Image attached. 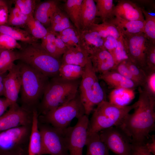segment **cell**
Masks as SVG:
<instances>
[{
    "label": "cell",
    "instance_id": "cell-49",
    "mask_svg": "<svg viewBox=\"0 0 155 155\" xmlns=\"http://www.w3.org/2000/svg\"><path fill=\"white\" fill-rule=\"evenodd\" d=\"M29 16L23 13L20 10L18 7L15 5V7L10 11L9 15L8 18H22L27 20Z\"/></svg>",
    "mask_w": 155,
    "mask_h": 155
},
{
    "label": "cell",
    "instance_id": "cell-17",
    "mask_svg": "<svg viewBox=\"0 0 155 155\" xmlns=\"http://www.w3.org/2000/svg\"><path fill=\"white\" fill-rule=\"evenodd\" d=\"M59 0H49L37 3L34 16L45 27H49L52 15L59 6Z\"/></svg>",
    "mask_w": 155,
    "mask_h": 155
},
{
    "label": "cell",
    "instance_id": "cell-6",
    "mask_svg": "<svg viewBox=\"0 0 155 155\" xmlns=\"http://www.w3.org/2000/svg\"><path fill=\"white\" fill-rule=\"evenodd\" d=\"M82 78L78 88L79 96L85 114L88 116L95 106L106 100L103 90L90 59L84 67Z\"/></svg>",
    "mask_w": 155,
    "mask_h": 155
},
{
    "label": "cell",
    "instance_id": "cell-55",
    "mask_svg": "<svg viewBox=\"0 0 155 155\" xmlns=\"http://www.w3.org/2000/svg\"><path fill=\"white\" fill-rule=\"evenodd\" d=\"M3 49H1L0 48V52Z\"/></svg>",
    "mask_w": 155,
    "mask_h": 155
},
{
    "label": "cell",
    "instance_id": "cell-54",
    "mask_svg": "<svg viewBox=\"0 0 155 155\" xmlns=\"http://www.w3.org/2000/svg\"><path fill=\"white\" fill-rule=\"evenodd\" d=\"M3 75L0 74V96L4 95V94L3 80L5 76Z\"/></svg>",
    "mask_w": 155,
    "mask_h": 155
},
{
    "label": "cell",
    "instance_id": "cell-18",
    "mask_svg": "<svg viewBox=\"0 0 155 155\" xmlns=\"http://www.w3.org/2000/svg\"><path fill=\"white\" fill-rule=\"evenodd\" d=\"M98 78L104 81L110 88L113 89L124 88L134 90L138 87L133 81L113 70L100 74Z\"/></svg>",
    "mask_w": 155,
    "mask_h": 155
},
{
    "label": "cell",
    "instance_id": "cell-16",
    "mask_svg": "<svg viewBox=\"0 0 155 155\" xmlns=\"http://www.w3.org/2000/svg\"><path fill=\"white\" fill-rule=\"evenodd\" d=\"M113 14L125 20L144 22V18L140 7L131 0H120L115 5Z\"/></svg>",
    "mask_w": 155,
    "mask_h": 155
},
{
    "label": "cell",
    "instance_id": "cell-48",
    "mask_svg": "<svg viewBox=\"0 0 155 155\" xmlns=\"http://www.w3.org/2000/svg\"><path fill=\"white\" fill-rule=\"evenodd\" d=\"M65 12L63 11L59 6L56 10L51 17L49 28L58 24L63 18Z\"/></svg>",
    "mask_w": 155,
    "mask_h": 155
},
{
    "label": "cell",
    "instance_id": "cell-21",
    "mask_svg": "<svg viewBox=\"0 0 155 155\" xmlns=\"http://www.w3.org/2000/svg\"><path fill=\"white\" fill-rule=\"evenodd\" d=\"M81 47L89 54L95 49L104 46L103 39L97 32L89 29L80 33Z\"/></svg>",
    "mask_w": 155,
    "mask_h": 155
},
{
    "label": "cell",
    "instance_id": "cell-7",
    "mask_svg": "<svg viewBox=\"0 0 155 155\" xmlns=\"http://www.w3.org/2000/svg\"><path fill=\"white\" fill-rule=\"evenodd\" d=\"M85 114L84 106L79 95L64 104L38 117V121L49 124L59 129H64L68 127L75 118L78 119Z\"/></svg>",
    "mask_w": 155,
    "mask_h": 155
},
{
    "label": "cell",
    "instance_id": "cell-43",
    "mask_svg": "<svg viewBox=\"0 0 155 155\" xmlns=\"http://www.w3.org/2000/svg\"><path fill=\"white\" fill-rule=\"evenodd\" d=\"M142 88L155 96V72L148 75L145 85Z\"/></svg>",
    "mask_w": 155,
    "mask_h": 155
},
{
    "label": "cell",
    "instance_id": "cell-9",
    "mask_svg": "<svg viewBox=\"0 0 155 155\" xmlns=\"http://www.w3.org/2000/svg\"><path fill=\"white\" fill-rule=\"evenodd\" d=\"M32 127L23 126L0 132V153L28 149Z\"/></svg>",
    "mask_w": 155,
    "mask_h": 155
},
{
    "label": "cell",
    "instance_id": "cell-8",
    "mask_svg": "<svg viewBox=\"0 0 155 155\" xmlns=\"http://www.w3.org/2000/svg\"><path fill=\"white\" fill-rule=\"evenodd\" d=\"M38 127L41 137V155H69L66 128H57L38 120Z\"/></svg>",
    "mask_w": 155,
    "mask_h": 155
},
{
    "label": "cell",
    "instance_id": "cell-45",
    "mask_svg": "<svg viewBox=\"0 0 155 155\" xmlns=\"http://www.w3.org/2000/svg\"><path fill=\"white\" fill-rule=\"evenodd\" d=\"M130 155H154L148 150L144 144H133Z\"/></svg>",
    "mask_w": 155,
    "mask_h": 155
},
{
    "label": "cell",
    "instance_id": "cell-1",
    "mask_svg": "<svg viewBox=\"0 0 155 155\" xmlns=\"http://www.w3.org/2000/svg\"><path fill=\"white\" fill-rule=\"evenodd\" d=\"M137 105L133 113L128 114L117 127L130 138L133 143H145L154 130L155 96L140 86Z\"/></svg>",
    "mask_w": 155,
    "mask_h": 155
},
{
    "label": "cell",
    "instance_id": "cell-44",
    "mask_svg": "<svg viewBox=\"0 0 155 155\" xmlns=\"http://www.w3.org/2000/svg\"><path fill=\"white\" fill-rule=\"evenodd\" d=\"M8 6L6 2L0 1V26L6 25L7 24L9 16Z\"/></svg>",
    "mask_w": 155,
    "mask_h": 155
},
{
    "label": "cell",
    "instance_id": "cell-10",
    "mask_svg": "<svg viewBox=\"0 0 155 155\" xmlns=\"http://www.w3.org/2000/svg\"><path fill=\"white\" fill-rule=\"evenodd\" d=\"M100 138L109 150L117 155H130L132 142L129 137L117 127H113L98 133Z\"/></svg>",
    "mask_w": 155,
    "mask_h": 155
},
{
    "label": "cell",
    "instance_id": "cell-40",
    "mask_svg": "<svg viewBox=\"0 0 155 155\" xmlns=\"http://www.w3.org/2000/svg\"><path fill=\"white\" fill-rule=\"evenodd\" d=\"M21 45L16 40L5 34L0 33V48L3 49L13 50L15 49H20Z\"/></svg>",
    "mask_w": 155,
    "mask_h": 155
},
{
    "label": "cell",
    "instance_id": "cell-42",
    "mask_svg": "<svg viewBox=\"0 0 155 155\" xmlns=\"http://www.w3.org/2000/svg\"><path fill=\"white\" fill-rule=\"evenodd\" d=\"M73 27L74 26L71 24L69 18L65 12L62 19L58 24L47 30L48 31L59 33L66 29Z\"/></svg>",
    "mask_w": 155,
    "mask_h": 155
},
{
    "label": "cell",
    "instance_id": "cell-41",
    "mask_svg": "<svg viewBox=\"0 0 155 155\" xmlns=\"http://www.w3.org/2000/svg\"><path fill=\"white\" fill-rule=\"evenodd\" d=\"M113 70L117 72L125 78L132 81L138 87L139 86L137 81L133 76L128 68L125 60L121 61L118 64Z\"/></svg>",
    "mask_w": 155,
    "mask_h": 155
},
{
    "label": "cell",
    "instance_id": "cell-27",
    "mask_svg": "<svg viewBox=\"0 0 155 155\" xmlns=\"http://www.w3.org/2000/svg\"><path fill=\"white\" fill-rule=\"evenodd\" d=\"M0 33L7 34L17 41H20L26 44L37 42L36 39L28 31L7 25L0 26Z\"/></svg>",
    "mask_w": 155,
    "mask_h": 155
},
{
    "label": "cell",
    "instance_id": "cell-11",
    "mask_svg": "<svg viewBox=\"0 0 155 155\" xmlns=\"http://www.w3.org/2000/svg\"><path fill=\"white\" fill-rule=\"evenodd\" d=\"M122 36L129 59L145 71L146 53L152 42L143 32Z\"/></svg>",
    "mask_w": 155,
    "mask_h": 155
},
{
    "label": "cell",
    "instance_id": "cell-19",
    "mask_svg": "<svg viewBox=\"0 0 155 155\" xmlns=\"http://www.w3.org/2000/svg\"><path fill=\"white\" fill-rule=\"evenodd\" d=\"M107 21L114 24L123 36H129L141 32L144 33V22L128 20L117 16Z\"/></svg>",
    "mask_w": 155,
    "mask_h": 155
},
{
    "label": "cell",
    "instance_id": "cell-4",
    "mask_svg": "<svg viewBox=\"0 0 155 155\" xmlns=\"http://www.w3.org/2000/svg\"><path fill=\"white\" fill-rule=\"evenodd\" d=\"M16 52L17 60L40 72L49 78L59 76L61 60L49 54L40 43L26 44Z\"/></svg>",
    "mask_w": 155,
    "mask_h": 155
},
{
    "label": "cell",
    "instance_id": "cell-29",
    "mask_svg": "<svg viewBox=\"0 0 155 155\" xmlns=\"http://www.w3.org/2000/svg\"><path fill=\"white\" fill-rule=\"evenodd\" d=\"M88 29L97 32L103 38L112 36L118 39L121 35L117 27L108 21L102 22L100 24L94 23Z\"/></svg>",
    "mask_w": 155,
    "mask_h": 155
},
{
    "label": "cell",
    "instance_id": "cell-33",
    "mask_svg": "<svg viewBox=\"0 0 155 155\" xmlns=\"http://www.w3.org/2000/svg\"><path fill=\"white\" fill-rule=\"evenodd\" d=\"M57 34L48 31L47 34L42 39L40 43L42 48L53 57L60 59L62 55L58 50L55 43V40Z\"/></svg>",
    "mask_w": 155,
    "mask_h": 155
},
{
    "label": "cell",
    "instance_id": "cell-38",
    "mask_svg": "<svg viewBox=\"0 0 155 155\" xmlns=\"http://www.w3.org/2000/svg\"><path fill=\"white\" fill-rule=\"evenodd\" d=\"M145 72L147 75L155 72V44L150 42L146 55Z\"/></svg>",
    "mask_w": 155,
    "mask_h": 155
},
{
    "label": "cell",
    "instance_id": "cell-56",
    "mask_svg": "<svg viewBox=\"0 0 155 155\" xmlns=\"http://www.w3.org/2000/svg\"></svg>",
    "mask_w": 155,
    "mask_h": 155
},
{
    "label": "cell",
    "instance_id": "cell-14",
    "mask_svg": "<svg viewBox=\"0 0 155 155\" xmlns=\"http://www.w3.org/2000/svg\"><path fill=\"white\" fill-rule=\"evenodd\" d=\"M8 71L3 80L4 96L11 105L17 103L21 87V78L19 64H14Z\"/></svg>",
    "mask_w": 155,
    "mask_h": 155
},
{
    "label": "cell",
    "instance_id": "cell-50",
    "mask_svg": "<svg viewBox=\"0 0 155 155\" xmlns=\"http://www.w3.org/2000/svg\"><path fill=\"white\" fill-rule=\"evenodd\" d=\"M55 43L58 50L61 54L62 55L65 52L67 47L61 38L59 33H57L56 37Z\"/></svg>",
    "mask_w": 155,
    "mask_h": 155
},
{
    "label": "cell",
    "instance_id": "cell-53",
    "mask_svg": "<svg viewBox=\"0 0 155 155\" xmlns=\"http://www.w3.org/2000/svg\"><path fill=\"white\" fill-rule=\"evenodd\" d=\"M0 155H28V149L19 151L0 153Z\"/></svg>",
    "mask_w": 155,
    "mask_h": 155
},
{
    "label": "cell",
    "instance_id": "cell-12",
    "mask_svg": "<svg viewBox=\"0 0 155 155\" xmlns=\"http://www.w3.org/2000/svg\"><path fill=\"white\" fill-rule=\"evenodd\" d=\"M88 116L84 115L78 119L74 126L66 129L69 155H83L88 132Z\"/></svg>",
    "mask_w": 155,
    "mask_h": 155
},
{
    "label": "cell",
    "instance_id": "cell-2",
    "mask_svg": "<svg viewBox=\"0 0 155 155\" xmlns=\"http://www.w3.org/2000/svg\"><path fill=\"white\" fill-rule=\"evenodd\" d=\"M18 64L21 78V106L33 112L37 110L49 79L24 63Z\"/></svg>",
    "mask_w": 155,
    "mask_h": 155
},
{
    "label": "cell",
    "instance_id": "cell-35",
    "mask_svg": "<svg viewBox=\"0 0 155 155\" xmlns=\"http://www.w3.org/2000/svg\"><path fill=\"white\" fill-rule=\"evenodd\" d=\"M59 33L67 46L81 47L80 33L74 27L66 29Z\"/></svg>",
    "mask_w": 155,
    "mask_h": 155
},
{
    "label": "cell",
    "instance_id": "cell-32",
    "mask_svg": "<svg viewBox=\"0 0 155 155\" xmlns=\"http://www.w3.org/2000/svg\"><path fill=\"white\" fill-rule=\"evenodd\" d=\"M26 25L29 30L28 32L36 39H42L48 32L47 29L34 18V15L29 16Z\"/></svg>",
    "mask_w": 155,
    "mask_h": 155
},
{
    "label": "cell",
    "instance_id": "cell-3",
    "mask_svg": "<svg viewBox=\"0 0 155 155\" xmlns=\"http://www.w3.org/2000/svg\"><path fill=\"white\" fill-rule=\"evenodd\" d=\"M80 82L78 80H69L57 76L49 79L38 106V116L66 103L78 95Z\"/></svg>",
    "mask_w": 155,
    "mask_h": 155
},
{
    "label": "cell",
    "instance_id": "cell-34",
    "mask_svg": "<svg viewBox=\"0 0 155 155\" xmlns=\"http://www.w3.org/2000/svg\"><path fill=\"white\" fill-rule=\"evenodd\" d=\"M17 60L16 52L13 50L2 49L0 52V74L3 75L12 67Z\"/></svg>",
    "mask_w": 155,
    "mask_h": 155
},
{
    "label": "cell",
    "instance_id": "cell-37",
    "mask_svg": "<svg viewBox=\"0 0 155 155\" xmlns=\"http://www.w3.org/2000/svg\"><path fill=\"white\" fill-rule=\"evenodd\" d=\"M125 61L130 71L137 81L139 86L143 88L145 85L148 75L146 72L129 59L125 60Z\"/></svg>",
    "mask_w": 155,
    "mask_h": 155
},
{
    "label": "cell",
    "instance_id": "cell-22",
    "mask_svg": "<svg viewBox=\"0 0 155 155\" xmlns=\"http://www.w3.org/2000/svg\"><path fill=\"white\" fill-rule=\"evenodd\" d=\"M96 13V5L94 0H83L80 13L81 30L87 29L95 23Z\"/></svg>",
    "mask_w": 155,
    "mask_h": 155
},
{
    "label": "cell",
    "instance_id": "cell-30",
    "mask_svg": "<svg viewBox=\"0 0 155 155\" xmlns=\"http://www.w3.org/2000/svg\"><path fill=\"white\" fill-rule=\"evenodd\" d=\"M84 67L71 64H62L59 71V76L69 80H78L82 78L84 73Z\"/></svg>",
    "mask_w": 155,
    "mask_h": 155
},
{
    "label": "cell",
    "instance_id": "cell-26",
    "mask_svg": "<svg viewBox=\"0 0 155 155\" xmlns=\"http://www.w3.org/2000/svg\"><path fill=\"white\" fill-rule=\"evenodd\" d=\"M135 97L133 89L124 88L114 89L109 94V102L117 105L126 106Z\"/></svg>",
    "mask_w": 155,
    "mask_h": 155
},
{
    "label": "cell",
    "instance_id": "cell-5",
    "mask_svg": "<svg viewBox=\"0 0 155 155\" xmlns=\"http://www.w3.org/2000/svg\"><path fill=\"white\" fill-rule=\"evenodd\" d=\"M137 104V101L130 105L121 106L106 100L102 101L94 110L89 120L88 132L98 133L103 130L117 126Z\"/></svg>",
    "mask_w": 155,
    "mask_h": 155
},
{
    "label": "cell",
    "instance_id": "cell-24",
    "mask_svg": "<svg viewBox=\"0 0 155 155\" xmlns=\"http://www.w3.org/2000/svg\"><path fill=\"white\" fill-rule=\"evenodd\" d=\"M86 155H110L109 150L101 140L98 133L88 132Z\"/></svg>",
    "mask_w": 155,
    "mask_h": 155
},
{
    "label": "cell",
    "instance_id": "cell-25",
    "mask_svg": "<svg viewBox=\"0 0 155 155\" xmlns=\"http://www.w3.org/2000/svg\"><path fill=\"white\" fill-rule=\"evenodd\" d=\"M83 0H67L63 7L74 27L80 33L81 30L80 13Z\"/></svg>",
    "mask_w": 155,
    "mask_h": 155
},
{
    "label": "cell",
    "instance_id": "cell-52",
    "mask_svg": "<svg viewBox=\"0 0 155 155\" xmlns=\"http://www.w3.org/2000/svg\"><path fill=\"white\" fill-rule=\"evenodd\" d=\"M145 145L148 150L154 155H155V137L152 135L151 137V140L149 142L145 143Z\"/></svg>",
    "mask_w": 155,
    "mask_h": 155
},
{
    "label": "cell",
    "instance_id": "cell-31",
    "mask_svg": "<svg viewBox=\"0 0 155 155\" xmlns=\"http://www.w3.org/2000/svg\"><path fill=\"white\" fill-rule=\"evenodd\" d=\"M140 8L144 18V33L151 42L155 44V11Z\"/></svg>",
    "mask_w": 155,
    "mask_h": 155
},
{
    "label": "cell",
    "instance_id": "cell-20",
    "mask_svg": "<svg viewBox=\"0 0 155 155\" xmlns=\"http://www.w3.org/2000/svg\"><path fill=\"white\" fill-rule=\"evenodd\" d=\"M62 55V64H71L84 67L89 60V55L81 47L67 46Z\"/></svg>",
    "mask_w": 155,
    "mask_h": 155
},
{
    "label": "cell",
    "instance_id": "cell-36",
    "mask_svg": "<svg viewBox=\"0 0 155 155\" xmlns=\"http://www.w3.org/2000/svg\"><path fill=\"white\" fill-rule=\"evenodd\" d=\"M117 40L118 43L117 47L110 53L116 66L121 61L129 59L122 35Z\"/></svg>",
    "mask_w": 155,
    "mask_h": 155
},
{
    "label": "cell",
    "instance_id": "cell-13",
    "mask_svg": "<svg viewBox=\"0 0 155 155\" xmlns=\"http://www.w3.org/2000/svg\"><path fill=\"white\" fill-rule=\"evenodd\" d=\"M0 117V132L23 126L31 125L33 112L20 106L17 103L10 105Z\"/></svg>",
    "mask_w": 155,
    "mask_h": 155
},
{
    "label": "cell",
    "instance_id": "cell-46",
    "mask_svg": "<svg viewBox=\"0 0 155 155\" xmlns=\"http://www.w3.org/2000/svg\"><path fill=\"white\" fill-rule=\"evenodd\" d=\"M117 39L112 36L103 38V46L110 53L117 47L118 43Z\"/></svg>",
    "mask_w": 155,
    "mask_h": 155
},
{
    "label": "cell",
    "instance_id": "cell-39",
    "mask_svg": "<svg viewBox=\"0 0 155 155\" xmlns=\"http://www.w3.org/2000/svg\"><path fill=\"white\" fill-rule=\"evenodd\" d=\"M36 2L33 0H17L15 1V5L23 13L29 16L34 14L37 4Z\"/></svg>",
    "mask_w": 155,
    "mask_h": 155
},
{
    "label": "cell",
    "instance_id": "cell-23",
    "mask_svg": "<svg viewBox=\"0 0 155 155\" xmlns=\"http://www.w3.org/2000/svg\"><path fill=\"white\" fill-rule=\"evenodd\" d=\"M38 115L36 110L33 111L32 131L28 148V155H41V143L38 127Z\"/></svg>",
    "mask_w": 155,
    "mask_h": 155
},
{
    "label": "cell",
    "instance_id": "cell-51",
    "mask_svg": "<svg viewBox=\"0 0 155 155\" xmlns=\"http://www.w3.org/2000/svg\"><path fill=\"white\" fill-rule=\"evenodd\" d=\"M10 106L9 101L5 98H0V117L5 113L7 108Z\"/></svg>",
    "mask_w": 155,
    "mask_h": 155
},
{
    "label": "cell",
    "instance_id": "cell-47",
    "mask_svg": "<svg viewBox=\"0 0 155 155\" xmlns=\"http://www.w3.org/2000/svg\"><path fill=\"white\" fill-rule=\"evenodd\" d=\"M140 8H143L146 10L155 11V1L152 0H131Z\"/></svg>",
    "mask_w": 155,
    "mask_h": 155
},
{
    "label": "cell",
    "instance_id": "cell-28",
    "mask_svg": "<svg viewBox=\"0 0 155 155\" xmlns=\"http://www.w3.org/2000/svg\"><path fill=\"white\" fill-rule=\"evenodd\" d=\"M96 7V16L100 17L102 22L113 18L115 6L113 0H95Z\"/></svg>",
    "mask_w": 155,
    "mask_h": 155
},
{
    "label": "cell",
    "instance_id": "cell-15",
    "mask_svg": "<svg viewBox=\"0 0 155 155\" xmlns=\"http://www.w3.org/2000/svg\"><path fill=\"white\" fill-rule=\"evenodd\" d=\"M89 59L96 73H104L113 70L116 66L112 55L104 46L93 50L89 55Z\"/></svg>",
    "mask_w": 155,
    "mask_h": 155
}]
</instances>
